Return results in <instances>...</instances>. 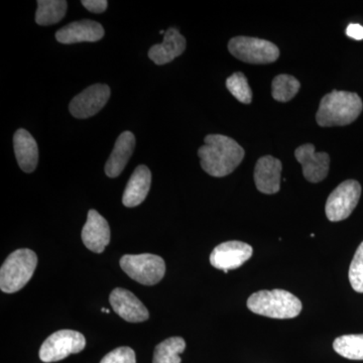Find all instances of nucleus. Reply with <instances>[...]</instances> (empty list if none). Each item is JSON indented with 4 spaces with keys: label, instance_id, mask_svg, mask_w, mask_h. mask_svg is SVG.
Returning a JSON list of instances; mask_svg holds the SVG:
<instances>
[{
    "label": "nucleus",
    "instance_id": "16",
    "mask_svg": "<svg viewBox=\"0 0 363 363\" xmlns=\"http://www.w3.org/2000/svg\"><path fill=\"white\" fill-rule=\"evenodd\" d=\"M185 38L177 28H171L164 33L162 44L152 45L149 51L150 59L157 65L171 63L186 50Z\"/></svg>",
    "mask_w": 363,
    "mask_h": 363
},
{
    "label": "nucleus",
    "instance_id": "14",
    "mask_svg": "<svg viewBox=\"0 0 363 363\" xmlns=\"http://www.w3.org/2000/svg\"><path fill=\"white\" fill-rule=\"evenodd\" d=\"M283 164L272 156L259 157L255 164V183L257 190L264 194H276L281 189V174Z\"/></svg>",
    "mask_w": 363,
    "mask_h": 363
},
{
    "label": "nucleus",
    "instance_id": "22",
    "mask_svg": "<svg viewBox=\"0 0 363 363\" xmlns=\"http://www.w3.org/2000/svg\"><path fill=\"white\" fill-rule=\"evenodd\" d=\"M301 83L288 74H281L272 80V95L279 102H288L298 94Z\"/></svg>",
    "mask_w": 363,
    "mask_h": 363
},
{
    "label": "nucleus",
    "instance_id": "9",
    "mask_svg": "<svg viewBox=\"0 0 363 363\" xmlns=\"http://www.w3.org/2000/svg\"><path fill=\"white\" fill-rule=\"evenodd\" d=\"M109 97L111 88L108 86L94 84L73 98L69 105V111L76 118H89L104 108Z\"/></svg>",
    "mask_w": 363,
    "mask_h": 363
},
{
    "label": "nucleus",
    "instance_id": "24",
    "mask_svg": "<svg viewBox=\"0 0 363 363\" xmlns=\"http://www.w3.org/2000/svg\"><path fill=\"white\" fill-rule=\"evenodd\" d=\"M226 87L238 101L243 104H250L252 101V90L248 84L247 78L241 72H235L227 78Z\"/></svg>",
    "mask_w": 363,
    "mask_h": 363
},
{
    "label": "nucleus",
    "instance_id": "17",
    "mask_svg": "<svg viewBox=\"0 0 363 363\" xmlns=\"http://www.w3.org/2000/svg\"><path fill=\"white\" fill-rule=\"evenodd\" d=\"M135 147V138L130 131H124L117 138L111 157L105 164V173L109 178H116L123 173Z\"/></svg>",
    "mask_w": 363,
    "mask_h": 363
},
{
    "label": "nucleus",
    "instance_id": "21",
    "mask_svg": "<svg viewBox=\"0 0 363 363\" xmlns=\"http://www.w3.org/2000/svg\"><path fill=\"white\" fill-rule=\"evenodd\" d=\"M186 348V342L182 337H171L157 344L155 350L152 363H181V353Z\"/></svg>",
    "mask_w": 363,
    "mask_h": 363
},
{
    "label": "nucleus",
    "instance_id": "12",
    "mask_svg": "<svg viewBox=\"0 0 363 363\" xmlns=\"http://www.w3.org/2000/svg\"><path fill=\"white\" fill-rule=\"evenodd\" d=\"M109 302L114 312L130 323H140L150 318V313L145 306L125 289H114L109 296Z\"/></svg>",
    "mask_w": 363,
    "mask_h": 363
},
{
    "label": "nucleus",
    "instance_id": "2",
    "mask_svg": "<svg viewBox=\"0 0 363 363\" xmlns=\"http://www.w3.org/2000/svg\"><path fill=\"white\" fill-rule=\"evenodd\" d=\"M362 109V98L357 93L333 90L320 101L317 123L322 128L348 125L357 121Z\"/></svg>",
    "mask_w": 363,
    "mask_h": 363
},
{
    "label": "nucleus",
    "instance_id": "19",
    "mask_svg": "<svg viewBox=\"0 0 363 363\" xmlns=\"http://www.w3.org/2000/svg\"><path fill=\"white\" fill-rule=\"evenodd\" d=\"M150 184H152V173L150 169L145 164H140L133 172L124 190L123 197L124 206L133 208L142 204L149 194Z\"/></svg>",
    "mask_w": 363,
    "mask_h": 363
},
{
    "label": "nucleus",
    "instance_id": "25",
    "mask_svg": "<svg viewBox=\"0 0 363 363\" xmlns=\"http://www.w3.org/2000/svg\"><path fill=\"white\" fill-rule=\"evenodd\" d=\"M350 281L353 290L363 293V242L358 247L350 267Z\"/></svg>",
    "mask_w": 363,
    "mask_h": 363
},
{
    "label": "nucleus",
    "instance_id": "6",
    "mask_svg": "<svg viewBox=\"0 0 363 363\" xmlns=\"http://www.w3.org/2000/svg\"><path fill=\"white\" fill-rule=\"evenodd\" d=\"M119 264L130 278L145 286L157 285L166 274L164 260L152 253L125 255Z\"/></svg>",
    "mask_w": 363,
    "mask_h": 363
},
{
    "label": "nucleus",
    "instance_id": "15",
    "mask_svg": "<svg viewBox=\"0 0 363 363\" xmlns=\"http://www.w3.org/2000/svg\"><path fill=\"white\" fill-rule=\"evenodd\" d=\"M104 37V28L94 21L83 20L69 23L56 33V39L64 45L98 42Z\"/></svg>",
    "mask_w": 363,
    "mask_h": 363
},
{
    "label": "nucleus",
    "instance_id": "29",
    "mask_svg": "<svg viewBox=\"0 0 363 363\" xmlns=\"http://www.w3.org/2000/svg\"><path fill=\"white\" fill-rule=\"evenodd\" d=\"M102 312L106 313V314H109V310L105 309V308H102Z\"/></svg>",
    "mask_w": 363,
    "mask_h": 363
},
{
    "label": "nucleus",
    "instance_id": "7",
    "mask_svg": "<svg viewBox=\"0 0 363 363\" xmlns=\"http://www.w3.org/2000/svg\"><path fill=\"white\" fill-rule=\"evenodd\" d=\"M86 339L80 332L60 330L45 339L40 350L43 362L51 363L65 359L70 354H77L84 350Z\"/></svg>",
    "mask_w": 363,
    "mask_h": 363
},
{
    "label": "nucleus",
    "instance_id": "8",
    "mask_svg": "<svg viewBox=\"0 0 363 363\" xmlns=\"http://www.w3.org/2000/svg\"><path fill=\"white\" fill-rule=\"evenodd\" d=\"M362 196V186L355 180L344 181L327 199L325 212L331 222L348 218L357 206Z\"/></svg>",
    "mask_w": 363,
    "mask_h": 363
},
{
    "label": "nucleus",
    "instance_id": "30",
    "mask_svg": "<svg viewBox=\"0 0 363 363\" xmlns=\"http://www.w3.org/2000/svg\"><path fill=\"white\" fill-rule=\"evenodd\" d=\"M160 33H161V35H164V33H166V32H164V30H161V32H160Z\"/></svg>",
    "mask_w": 363,
    "mask_h": 363
},
{
    "label": "nucleus",
    "instance_id": "5",
    "mask_svg": "<svg viewBox=\"0 0 363 363\" xmlns=\"http://www.w3.org/2000/svg\"><path fill=\"white\" fill-rule=\"evenodd\" d=\"M228 51L240 61L255 65L274 63L279 57V48L274 43L245 35L229 40Z\"/></svg>",
    "mask_w": 363,
    "mask_h": 363
},
{
    "label": "nucleus",
    "instance_id": "10",
    "mask_svg": "<svg viewBox=\"0 0 363 363\" xmlns=\"http://www.w3.org/2000/svg\"><path fill=\"white\" fill-rule=\"evenodd\" d=\"M252 247L247 243L233 240L221 243L210 255V264L227 274L242 266L252 257Z\"/></svg>",
    "mask_w": 363,
    "mask_h": 363
},
{
    "label": "nucleus",
    "instance_id": "28",
    "mask_svg": "<svg viewBox=\"0 0 363 363\" xmlns=\"http://www.w3.org/2000/svg\"><path fill=\"white\" fill-rule=\"evenodd\" d=\"M346 35L351 39L363 40V26L357 25V23H351L346 28Z\"/></svg>",
    "mask_w": 363,
    "mask_h": 363
},
{
    "label": "nucleus",
    "instance_id": "27",
    "mask_svg": "<svg viewBox=\"0 0 363 363\" xmlns=\"http://www.w3.org/2000/svg\"><path fill=\"white\" fill-rule=\"evenodd\" d=\"M81 4L93 13H102L106 11L108 2L106 0H83Z\"/></svg>",
    "mask_w": 363,
    "mask_h": 363
},
{
    "label": "nucleus",
    "instance_id": "18",
    "mask_svg": "<svg viewBox=\"0 0 363 363\" xmlns=\"http://www.w3.org/2000/svg\"><path fill=\"white\" fill-rule=\"evenodd\" d=\"M14 154L18 166L26 173L35 171L39 162L37 142L28 130L21 128L13 136Z\"/></svg>",
    "mask_w": 363,
    "mask_h": 363
},
{
    "label": "nucleus",
    "instance_id": "13",
    "mask_svg": "<svg viewBox=\"0 0 363 363\" xmlns=\"http://www.w3.org/2000/svg\"><path fill=\"white\" fill-rule=\"evenodd\" d=\"M82 241L91 252L102 253L111 242V227L108 222L96 210L88 212L82 230Z\"/></svg>",
    "mask_w": 363,
    "mask_h": 363
},
{
    "label": "nucleus",
    "instance_id": "23",
    "mask_svg": "<svg viewBox=\"0 0 363 363\" xmlns=\"http://www.w3.org/2000/svg\"><path fill=\"white\" fill-rule=\"evenodd\" d=\"M333 348L347 359L363 360V334L340 336L334 341Z\"/></svg>",
    "mask_w": 363,
    "mask_h": 363
},
{
    "label": "nucleus",
    "instance_id": "3",
    "mask_svg": "<svg viewBox=\"0 0 363 363\" xmlns=\"http://www.w3.org/2000/svg\"><path fill=\"white\" fill-rule=\"evenodd\" d=\"M247 308L252 313L274 319H292L302 311V303L293 294L285 290L259 291L247 300Z\"/></svg>",
    "mask_w": 363,
    "mask_h": 363
},
{
    "label": "nucleus",
    "instance_id": "20",
    "mask_svg": "<svg viewBox=\"0 0 363 363\" xmlns=\"http://www.w3.org/2000/svg\"><path fill=\"white\" fill-rule=\"evenodd\" d=\"M67 9L65 0H39L35 23L40 26L55 25L66 16Z\"/></svg>",
    "mask_w": 363,
    "mask_h": 363
},
{
    "label": "nucleus",
    "instance_id": "1",
    "mask_svg": "<svg viewBox=\"0 0 363 363\" xmlns=\"http://www.w3.org/2000/svg\"><path fill=\"white\" fill-rule=\"evenodd\" d=\"M198 150L202 169L208 175L222 178L233 173L243 161L245 150L229 136L209 135Z\"/></svg>",
    "mask_w": 363,
    "mask_h": 363
},
{
    "label": "nucleus",
    "instance_id": "11",
    "mask_svg": "<svg viewBox=\"0 0 363 363\" xmlns=\"http://www.w3.org/2000/svg\"><path fill=\"white\" fill-rule=\"evenodd\" d=\"M295 157L303 169L306 180L311 183H319L329 173L330 157L327 152H316L312 143H306L295 150Z\"/></svg>",
    "mask_w": 363,
    "mask_h": 363
},
{
    "label": "nucleus",
    "instance_id": "26",
    "mask_svg": "<svg viewBox=\"0 0 363 363\" xmlns=\"http://www.w3.org/2000/svg\"><path fill=\"white\" fill-rule=\"evenodd\" d=\"M100 363H136L135 351L130 347H118L102 358Z\"/></svg>",
    "mask_w": 363,
    "mask_h": 363
},
{
    "label": "nucleus",
    "instance_id": "4",
    "mask_svg": "<svg viewBox=\"0 0 363 363\" xmlns=\"http://www.w3.org/2000/svg\"><path fill=\"white\" fill-rule=\"evenodd\" d=\"M38 266V257L33 250L21 248L9 255L0 269L2 292H18L30 281Z\"/></svg>",
    "mask_w": 363,
    "mask_h": 363
}]
</instances>
